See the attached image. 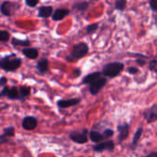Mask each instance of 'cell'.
<instances>
[{
    "mask_svg": "<svg viewBox=\"0 0 157 157\" xmlns=\"http://www.w3.org/2000/svg\"><path fill=\"white\" fill-rule=\"evenodd\" d=\"M21 65V59L17 57L15 54L6 55L2 57L0 60V67L6 72H14L18 69Z\"/></svg>",
    "mask_w": 157,
    "mask_h": 157,
    "instance_id": "cell-1",
    "label": "cell"
},
{
    "mask_svg": "<svg viewBox=\"0 0 157 157\" xmlns=\"http://www.w3.org/2000/svg\"><path fill=\"white\" fill-rule=\"evenodd\" d=\"M124 69V64L121 62H113L105 64L102 70V75L107 77L114 78L118 76Z\"/></svg>",
    "mask_w": 157,
    "mask_h": 157,
    "instance_id": "cell-2",
    "label": "cell"
},
{
    "mask_svg": "<svg viewBox=\"0 0 157 157\" xmlns=\"http://www.w3.org/2000/svg\"><path fill=\"white\" fill-rule=\"evenodd\" d=\"M88 45L86 42H79L73 47L71 54L68 55L66 59L68 61H76L78 59H81L88 53Z\"/></svg>",
    "mask_w": 157,
    "mask_h": 157,
    "instance_id": "cell-3",
    "label": "cell"
},
{
    "mask_svg": "<svg viewBox=\"0 0 157 157\" xmlns=\"http://www.w3.org/2000/svg\"><path fill=\"white\" fill-rule=\"evenodd\" d=\"M0 96L6 97L8 99H11V100H21L19 88L16 86H5L4 88H2Z\"/></svg>",
    "mask_w": 157,
    "mask_h": 157,
    "instance_id": "cell-4",
    "label": "cell"
},
{
    "mask_svg": "<svg viewBox=\"0 0 157 157\" xmlns=\"http://www.w3.org/2000/svg\"><path fill=\"white\" fill-rule=\"evenodd\" d=\"M106 84H107V78L104 77V76H101L97 81H95L94 83L89 85V92H90V94L93 95V96L98 95L100 92V90L106 86Z\"/></svg>",
    "mask_w": 157,
    "mask_h": 157,
    "instance_id": "cell-5",
    "label": "cell"
},
{
    "mask_svg": "<svg viewBox=\"0 0 157 157\" xmlns=\"http://www.w3.org/2000/svg\"><path fill=\"white\" fill-rule=\"evenodd\" d=\"M87 133L86 130H84L83 132H73L69 134V138L75 144H83L88 141Z\"/></svg>",
    "mask_w": 157,
    "mask_h": 157,
    "instance_id": "cell-6",
    "label": "cell"
},
{
    "mask_svg": "<svg viewBox=\"0 0 157 157\" xmlns=\"http://www.w3.org/2000/svg\"><path fill=\"white\" fill-rule=\"evenodd\" d=\"M114 148H115V144L111 140H108V141L102 142L100 144H96L93 147L94 151L98 152V153H101V152H104V151H113Z\"/></svg>",
    "mask_w": 157,
    "mask_h": 157,
    "instance_id": "cell-7",
    "label": "cell"
},
{
    "mask_svg": "<svg viewBox=\"0 0 157 157\" xmlns=\"http://www.w3.org/2000/svg\"><path fill=\"white\" fill-rule=\"evenodd\" d=\"M38 121L32 116H27L22 121V127L26 131H32L37 127Z\"/></svg>",
    "mask_w": 157,
    "mask_h": 157,
    "instance_id": "cell-8",
    "label": "cell"
},
{
    "mask_svg": "<svg viewBox=\"0 0 157 157\" xmlns=\"http://www.w3.org/2000/svg\"><path fill=\"white\" fill-rule=\"evenodd\" d=\"M15 6H16L15 3L9 2V1H4V2H2L1 6H0L2 15H4L6 17L12 16L13 12L15 11V8H14Z\"/></svg>",
    "mask_w": 157,
    "mask_h": 157,
    "instance_id": "cell-9",
    "label": "cell"
},
{
    "mask_svg": "<svg viewBox=\"0 0 157 157\" xmlns=\"http://www.w3.org/2000/svg\"><path fill=\"white\" fill-rule=\"evenodd\" d=\"M118 132H119V142L122 143L124 140H126L129 136V132H130V127L128 123H122L118 125Z\"/></svg>",
    "mask_w": 157,
    "mask_h": 157,
    "instance_id": "cell-10",
    "label": "cell"
},
{
    "mask_svg": "<svg viewBox=\"0 0 157 157\" xmlns=\"http://www.w3.org/2000/svg\"><path fill=\"white\" fill-rule=\"evenodd\" d=\"M80 103V98H70V99H61L57 101V106L60 109H67L73 106H76Z\"/></svg>",
    "mask_w": 157,
    "mask_h": 157,
    "instance_id": "cell-11",
    "label": "cell"
},
{
    "mask_svg": "<svg viewBox=\"0 0 157 157\" xmlns=\"http://www.w3.org/2000/svg\"><path fill=\"white\" fill-rule=\"evenodd\" d=\"M53 8L51 6H41L38 8V16L42 18H47L52 17Z\"/></svg>",
    "mask_w": 157,
    "mask_h": 157,
    "instance_id": "cell-12",
    "label": "cell"
},
{
    "mask_svg": "<svg viewBox=\"0 0 157 157\" xmlns=\"http://www.w3.org/2000/svg\"><path fill=\"white\" fill-rule=\"evenodd\" d=\"M69 13H70L69 9H66V8H58V9H56L53 12V15H52V18L54 21H60V20H63L66 16H68Z\"/></svg>",
    "mask_w": 157,
    "mask_h": 157,
    "instance_id": "cell-13",
    "label": "cell"
},
{
    "mask_svg": "<svg viewBox=\"0 0 157 157\" xmlns=\"http://www.w3.org/2000/svg\"><path fill=\"white\" fill-rule=\"evenodd\" d=\"M101 75H102V73H100V72H94V73H91V74L86 75V76L83 78L82 84H83V85H91L92 83H94L95 81H97L98 78H100Z\"/></svg>",
    "mask_w": 157,
    "mask_h": 157,
    "instance_id": "cell-14",
    "label": "cell"
},
{
    "mask_svg": "<svg viewBox=\"0 0 157 157\" xmlns=\"http://www.w3.org/2000/svg\"><path fill=\"white\" fill-rule=\"evenodd\" d=\"M156 106H154L153 108L147 109L144 112V118L146 119L147 123H152L157 121V110H155Z\"/></svg>",
    "mask_w": 157,
    "mask_h": 157,
    "instance_id": "cell-15",
    "label": "cell"
},
{
    "mask_svg": "<svg viewBox=\"0 0 157 157\" xmlns=\"http://www.w3.org/2000/svg\"><path fill=\"white\" fill-rule=\"evenodd\" d=\"M22 53L29 59H31V60H34L36 59L38 56H39V51L38 49L36 48H24L22 50Z\"/></svg>",
    "mask_w": 157,
    "mask_h": 157,
    "instance_id": "cell-16",
    "label": "cell"
},
{
    "mask_svg": "<svg viewBox=\"0 0 157 157\" xmlns=\"http://www.w3.org/2000/svg\"><path fill=\"white\" fill-rule=\"evenodd\" d=\"M38 71L40 74H45L49 71V61L46 58H42L40 61H38L36 65Z\"/></svg>",
    "mask_w": 157,
    "mask_h": 157,
    "instance_id": "cell-17",
    "label": "cell"
},
{
    "mask_svg": "<svg viewBox=\"0 0 157 157\" xmlns=\"http://www.w3.org/2000/svg\"><path fill=\"white\" fill-rule=\"evenodd\" d=\"M14 134H15V129H14V127L10 126V127L5 128L3 130V133L1 134V144H4L6 141H8L7 138L8 137H12Z\"/></svg>",
    "mask_w": 157,
    "mask_h": 157,
    "instance_id": "cell-18",
    "label": "cell"
},
{
    "mask_svg": "<svg viewBox=\"0 0 157 157\" xmlns=\"http://www.w3.org/2000/svg\"><path fill=\"white\" fill-rule=\"evenodd\" d=\"M89 139L91 142L96 143V144H100V143H102L103 140H105L103 133H100L98 131H91L89 132Z\"/></svg>",
    "mask_w": 157,
    "mask_h": 157,
    "instance_id": "cell-19",
    "label": "cell"
},
{
    "mask_svg": "<svg viewBox=\"0 0 157 157\" xmlns=\"http://www.w3.org/2000/svg\"><path fill=\"white\" fill-rule=\"evenodd\" d=\"M143 132H144V128H143V127H140V128L137 129L136 132H135L134 135H133V140H132V149L134 150V149L137 147L138 143H139V141H140V138H141V136H142Z\"/></svg>",
    "mask_w": 157,
    "mask_h": 157,
    "instance_id": "cell-20",
    "label": "cell"
},
{
    "mask_svg": "<svg viewBox=\"0 0 157 157\" xmlns=\"http://www.w3.org/2000/svg\"><path fill=\"white\" fill-rule=\"evenodd\" d=\"M89 6V3L88 2H77L75 4H74L73 7L74 9L79 11V12H84L86 11Z\"/></svg>",
    "mask_w": 157,
    "mask_h": 157,
    "instance_id": "cell-21",
    "label": "cell"
},
{
    "mask_svg": "<svg viewBox=\"0 0 157 157\" xmlns=\"http://www.w3.org/2000/svg\"><path fill=\"white\" fill-rule=\"evenodd\" d=\"M30 91H31V89L29 86H23L19 87V94H20L21 100H24L26 98H28L30 95Z\"/></svg>",
    "mask_w": 157,
    "mask_h": 157,
    "instance_id": "cell-22",
    "label": "cell"
},
{
    "mask_svg": "<svg viewBox=\"0 0 157 157\" xmlns=\"http://www.w3.org/2000/svg\"><path fill=\"white\" fill-rule=\"evenodd\" d=\"M11 43L14 46H29L30 41L29 40H18V39H12Z\"/></svg>",
    "mask_w": 157,
    "mask_h": 157,
    "instance_id": "cell-23",
    "label": "cell"
},
{
    "mask_svg": "<svg viewBox=\"0 0 157 157\" xmlns=\"http://www.w3.org/2000/svg\"><path fill=\"white\" fill-rule=\"evenodd\" d=\"M126 4H127V2L125 0H118V1L115 2V8L117 10L122 11V10H124V8L126 6Z\"/></svg>",
    "mask_w": 157,
    "mask_h": 157,
    "instance_id": "cell-24",
    "label": "cell"
},
{
    "mask_svg": "<svg viewBox=\"0 0 157 157\" xmlns=\"http://www.w3.org/2000/svg\"><path fill=\"white\" fill-rule=\"evenodd\" d=\"M98 23H93V24H90L86 27V33L88 34H92L94 32H96V30L98 29Z\"/></svg>",
    "mask_w": 157,
    "mask_h": 157,
    "instance_id": "cell-25",
    "label": "cell"
},
{
    "mask_svg": "<svg viewBox=\"0 0 157 157\" xmlns=\"http://www.w3.org/2000/svg\"><path fill=\"white\" fill-rule=\"evenodd\" d=\"M9 37H10V35H9V33L6 30H1L0 31V40L2 42L7 41L9 40Z\"/></svg>",
    "mask_w": 157,
    "mask_h": 157,
    "instance_id": "cell-26",
    "label": "cell"
},
{
    "mask_svg": "<svg viewBox=\"0 0 157 157\" xmlns=\"http://www.w3.org/2000/svg\"><path fill=\"white\" fill-rule=\"evenodd\" d=\"M114 134V131L111 130V129H106L104 132H103V136H104V139L105 140H108L109 139L110 137H112Z\"/></svg>",
    "mask_w": 157,
    "mask_h": 157,
    "instance_id": "cell-27",
    "label": "cell"
},
{
    "mask_svg": "<svg viewBox=\"0 0 157 157\" xmlns=\"http://www.w3.org/2000/svg\"><path fill=\"white\" fill-rule=\"evenodd\" d=\"M149 69L152 71V72H155L157 74V60L156 59H154L152 61H150L149 63Z\"/></svg>",
    "mask_w": 157,
    "mask_h": 157,
    "instance_id": "cell-28",
    "label": "cell"
},
{
    "mask_svg": "<svg viewBox=\"0 0 157 157\" xmlns=\"http://www.w3.org/2000/svg\"><path fill=\"white\" fill-rule=\"evenodd\" d=\"M26 5L27 6H30V7H34L38 3H39V1L38 0H26Z\"/></svg>",
    "mask_w": 157,
    "mask_h": 157,
    "instance_id": "cell-29",
    "label": "cell"
},
{
    "mask_svg": "<svg viewBox=\"0 0 157 157\" xmlns=\"http://www.w3.org/2000/svg\"><path fill=\"white\" fill-rule=\"evenodd\" d=\"M128 72L131 74V75H137L139 73V69L137 67H134V66H131L128 68Z\"/></svg>",
    "mask_w": 157,
    "mask_h": 157,
    "instance_id": "cell-30",
    "label": "cell"
},
{
    "mask_svg": "<svg viewBox=\"0 0 157 157\" xmlns=\"http://www.w3.org/2000/svg\"><path fill=\"white\" fill-rule=\"evenodd\" d=\"M149 5L154 11H157V0H151L149 2Z\"/></svg>",
    "mask_w": 157,
    "mask_h": 157,
    "instance_id": "cell-31",
    "label": "cell"
},
{
    "mask_svg": "<svg viewBox=\"0 0 157 157\" xmlns=\"http://www.w3.org/2000/svg\"><path fill=\"white\" fill-rule=\"evenodd\" d=\"M6 77L2 76V77L0 78V85H1V86L4 88L5 86H6Z\"/></svg>",
    "mask_w": 157,
    "mask_h": 157,
    "instance_id": "cell-32",
    "label": "cell"
},
{
    "mask_svg": "<svg viewBox=\"0 0 157 157\" xmlns=\"http://www.w3.org/2000/svg\"><path fill=\"white\" fill-rule=\"evenodd\" d=\"M136 63H138L141 64V65L145 64V61H144V60H141V59H137V60H136Z\"/></svg>",
    "mask_w": 157,
    "mask_h": 157,
    "instance_id": "cell-33",
    "label": "cell"
},
{
    "mask_svg": "<svg viewBox=\"0 0 157 157\" xmlns=\"http://www.w3.org/2000/svg\"><path fill=\"white\" fill-rule=\"evenodd\" d=\"M145 157H157V153H151Z\"/></svg>",
    "mask_w": 157,
    "mask_h": 157,
    "instance_id": "cell-34",
    "label": "cell"
}]
</instances>
